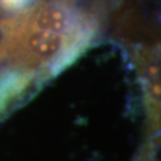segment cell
<instances>
[{
    "mask_svg": "<svg viewBox=\"0 0 161 161\" xmlns=\"http://www.w3.org/2000/svg\"><path fill=\"white\" fill-rule=\"evenodd\" d=\"M24 87V78L19 74H10L0 81V111Z\"/></svg>",
    "mask_w": 161,
    "mask_h": 161,
    "instance_id": "obj_1",
    "label": "cell"
},
{
    "mask_svg": "<svg viewBox=\"0 0 161 161\" xmlns=\"http://www.w3.org/2000/svg\"><path fill=\"white\" fill-rule=\"evenodd\" d=\"M32 0H0V4L4 6L5 8H10V10H16V8H20L25 6L26 4L31 3Z\"/></svg>",
    "mask_w": 161,
    "mask_h": 161,
    "instance_id": "obj_2",
    "label": "cell"
}]
</instances>
